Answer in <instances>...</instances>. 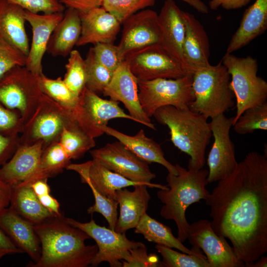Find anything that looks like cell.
<instances>
[{
    "instance_id": "cell-46",
    "label": "cell",
    "mask_w": 267,
    "mask_h": 267,
    "mask_svg": "<svg viewBox=\"0 0 267 267\" xmlns=\"http://www.w3.org/2000/svg\"><path fill=\"white\" fill-rule=\"evenodd\" d=\"M19 135L7 136L0 133V169L13 155L19 144Z\"/></svg>"
},
{
    "instance_id": "cell-3",
    "label": "cell",
    "mask_w": 267,
    "mask_h": 267,
    "mask_svg": "<svg viewBox=\"0 0 267 267\" xmlns=\"http://www.w3.org/2000/svg\"><path fill=\"white\" fill-rule=\"evenodd\" d=\"M177 175L169 173L166 177L167 189H159L158 199L164 204L160 214L165 219L174 220L178 229V239L182 243L188 236L189 225L185 213L193 203L205 200L209 194L206 189L208 170L186 169L175 165Z\"/></svg>"
},
{
    "instance_id": "cell-30",
    "label": "cell",
    "mask_w": 267,
    "mask_h": 267,
    "mask_svg": "<svg viewBox=\"0 0 267 267\" xmlns=\"http://www.w3.org/2000/svg\"><path fill=\"white\" fill-rule=\"evenodd\" d=\"M11 187L9 206L33 225L57 216L41 204L30 185L18 183Z\"/></svg>"
},
{
    "instance_id": "cell-50",
    "label": "cell",
    "mask_w": 267,
    "mask_h": 267,
    "mask_svg": "<svg viewBox=\"0 0 267 267\" xmlns=\"http://www.w3.org/2000/svg\"><path fill=\"white\" fill-rule=\"evenodd\" d=\"M38 198L41 204L48 210L57 216H62L60 212V205L58 201L50 194H45Z\"/></svg>"
},
{
    "instance_id": "cell-18",
    "label": "cell",
    "mask_w": 267,
    "mask_h": 267,
    "mask_svg": "<svg viewBox=\"0 0 267 267\" xmlns=\"http://www.w3.org/2000/svg\"><path fill=\"white\" fill-rule=\"evenodd\" d=\"M66 170L78 173L82 182L94 188L101 195L116 200V191L129 186L145 184L151 188L167 189V185L134 181L105 167L92 159L82 164H69Z\"/></svg>"
},
{
    "instance_id": "cell-48",
    "label": "cell",
    "mask_w": 267,
    "mask_h": 267,
    "mask_svg": "<svg viewBox=\"0 0 267 267\" xmlns=\"http://www.w3.org/2000/svg\"><path fill=\"white\" fill-rule=\"evenodd\" d=\"M24 253L0 228V259L6 255Z\"/></svg>"
},
{
    "instance_id": "cell-6",
    "label": "cell",
    "mask_w": 267,
    "mask_h": 267,
    "mask_svg": "<svg viewBox=\"0 0 267 267\" xmlns=\"http://www.w3.org/2000/svg\"><path fill=\"white\" fill-rule=\"evenodd\" d=\"M221 62L230 76L236 99L233 125L246 109L267 102V83L258 75V61L251 56L240 57L226 52Z\"/></svg>"
},
{
    "instance_id": "cell-14",
    "label": "cell",
    "mask_w": 267,
    "mask_h": 267,
    "mask_svg": "<svg viewBox=\"0 0 267 267\" xmlns=\"http://www.w3.org/2000/svg\"><path fill=\"white\" fill-rule=\"evenodd\" d=\"M191 249L206 255L211 267H244V263L236 255L226 239L213 230L211 222L200 220L189 225L187 238Z\"/></svg>"
},
{
    "instance_id": "cell-44",
    "label": "cell",
    "mask_w": 267,
    "mask_h": 267,
    "mask_svg": "<svg viewBox=\"0 0 267 267\" xmlns=\"http://www.w3.org/2000/svg\"><path fill=\"white\" fill-rule=\"evenodd\" d=\"M34 14L63 13L65 7L58 0H8Z\"/></svg>"
},
{
    "instance_id": "cell-12",
    "label": "cell",
    "mask_w": 267,
    "mask_h": 267,
    "mask_svg": "<svg viewBox=\"0 0 267 267\" xmlns=\"http://www.w3.org/2000/svg\"><path fill=\"white\" fill-rule=\"evenodd\" d=\"M71 116L77 124L94 138L104 134L100 127L106 126L110 120L124 118L135 122L119 106V102L103 99L86 87Z\"/></svg>"
},
{
    "instance_id": "cell-31",
    "label": "cell",
    "mask_w": 267,
    "mask_h": 267,
    "mask_svg": "<svg viewBox=\"0 0 267 267\" xmlns=\"http://www.w3.org/2000/svg\"><path fill=\"white\" fill-rule=\"evenodd\" d=\"M71 160L59 141L53 142L44 148L35 172L19 183L30 185L38 180L53 177L66 169Z\"/></svg>"
},
{
    "instance_id": "cell-15",
    "label": "cell",
    "mask_w": 267,
    "mask_h": 267,
    "mask_svg": "<svg viewBox=\"0 0 267 267\" xmlns=\"http://www.w3.org/2000/svg\"><path fill=\"white\" fill-rule=\"evenodd\" d=\"M93 159L109 170L134 181L151 183L156 178L148 163L136 156L119 141L89 150Z\"/></svg>"
},
{
    "instance_id": "cell-25",
    "label": "cell",
    "mask_w": 267,
    "mask_h": 267,
    "mask_svg": "<svg viewBox=\"0 0 267 267\" xmlns=\"http://www.w3.org/2000/svg\"><path fill=\"white\" fill-rule=\"evenodd\" d=\"M44 149V143L19 144L10 159L0 169V179L12 186L29 178L37 169Z\"/></svg>"
},
{
    "instance_id": "cell-24",
    "label": "cell",
    "mask_w": 267,
    "mask_h": 267,
    "mask_svg": "<svg viewBox=\"0 0 267 267\" xmlns=\"http://www.w3.org/2000/svg\"><path fill=\"white\" fill-rule=\"evenodd\" d=\"M133 191L126 188L116 191V199L120 207V214L115 231L123 233L134 228L148 207L151 196L145 184L134 186Z\"/></svg>"
},
{
    "instance_id": "cell-20",
    "label": "cell",
    "mask_w": 267,
    "mask_h": 267,
    "mask_svg": "<svg viewBox=\"0 0 267 267\" xmlns=\"http://www.w3.org/2000/svg\"><path fill=\"white\" fill-rule=\"evenodd\" d=\"M79 12L81 31L77 46L114 43L121 24L114 16L101 6Z\"/></svg>"
},
{
    "instance_id": "cell-13",
    "label": "cell",
    "mask_w": 267,
    "mask_h": 267,
    "mask_svg": "<svg viewBox=\"0 0 267 267\" xmlns=\"http://www.w3.org/2000/svg\"><path fill=\"white\" fill-rule=\"evenodd\" d=\"M233 117L224 114L211 118L209 123L214 142L208 155L207 181H218L231 173L238 162L235 155V147L230 136Z\"/></svg>"
},
{
    "instance_id": "cell-52",
    "label": "cell",
    "mask_w": 267,
    "mask_h": 267,
    "mask_svg": "<svg viewBox=\"0 0 267 267\" xmlns=\"http://www.w3.org/2000/svg\"><path fill=\"white\" fill-rule=\"evenodd\" d=\"M47 180V179H39L30 185L38 197L50 194V189Z\"/></svg>"
},
{
    "instance_id": "cell-32",
    "label": "cell",
    "mask_w": 267,
    "mask_h": 267,
    "mask_svg": "<svg viewBox=\"0 0 267 267\" xmlns=\"http://www.w3.org/2000/svg\"><path fill=\"white\" fill-rule=\"evenodd\" d=\"M134 231L143 235L148 241L158 245L176 249L188 254H203L201 252H197L187 248L173 235L170 227L151 218L146 213L141 217Z\"/></svg>"
},
{
    "instance_id": "cell-26",
    "label": "cell",
    "mask_w": 267,
    "mask_h": 267,
    "mask_svg": "<svg viewBox=\"0 0 267 267\" xmlns=\"http://www.w3.org/2000/svg\"><path fill=\"white\" fill-rule=\"evenodd\" d=\"M104 133L112 136L123 143L136 156L147 163H156L164 166L169 173L177 175L178 170L175 165L169 162L164 156L160 146L152 138L148 137L141 129L134 135H129L111 127H100Z\"/></svg>"
},
{
    "instance_id": "cell-36",
    "label": "cell",
    "mask_w": 267,
    "mask_h": 267,
    "mask_svg": "<svg viewBox=\"0 0 267 267\" xmlns=\"http://www.w3.org/2000/svg\"><path fill=\"white\" fill-rule=\"evenodd\" d=\"M87 79L86 87L98 94L102 93L110 83L113 73L102 65L90 48L85 59Z\"/></svg>"
},
{
    "instance_id": "cell-7",
    "label": "cell",
    "mask_w": 267,
    "mask_h": 267,
    "mask_svg": "<svg viewBox=\"0 0 267 267\" xmlns=\"http://www.w3.org/2000/svg\"><path fill=\"white\" fill-rule=\"evenodd\" d=\"M44 94L39 76L25 66H15L0 77V102L17 110L24 125L36 110Z\"/></svg>"
},
{
    "instance_id": "cell-1",
    "label": "cell",
    "mask_w": 267,
    "mask_h": 267,
    "mask_svg": "<svg viewBox=\"0 0 267 267\" xmlns=\"http://www.w3.org/2000/svg\"><path fill=\"white\" fill-rule=\"evenodd\" d=\"M205 200L211 226L245 267L267 252V155L248 153Z\"/></svg>"
},
{
    "instance_id": "cell-43",
    "label": "cell",
    "mask_w": 267,
    "mask_h": 267,
    "mask_svg": "<svg viewBox=\"0 0 267 267\" xmlns=\"http://www.w3.org/2000/svg\"><path fill=\"white\" fill-rule=\"evenodd\" d=\"M26 56L0 38V77L15 66L25 65Z\"/></svg>"
},
{
    "instance_id": "cell-17",
    "label": "cell",
    "mask_w": 267,
    "mask_h": 267,
    "mask_svg": "<svg viewBox=\"0 0 267 267\" xmlns=\"http://www.w3.org/2000/svg\"><path fill=\"white\" fill-rule=\"evenodd\" d=\"M138 80L124 60L114 72L109 84L104 89V96L123 103L135 122L156 130L154 124L143 111L138 96Z\"/></svg>"
},
{
    "instance_id": "cell-47",
    "label": "cell",
    "mask_w": 267,
    "mask_h": 267,
    "mask_svg": "<svg viewBox=\"0 0 267 267\" xmlns=\"http://www.w3.org/2000/svg\"><path fill=\"white\" fill-rule=\"evenodd\" d=\"M65 7L85 12L92 8L101 6L102 0H58Z\"/></svg>"
},
{
    "instance_id": "cell-41",
    "label": "cell",
    "mask_w": 267,
    "mask_h": 267,
    "mask_svg": "<svg viewBox=\"0 0 267 267\" xmlns=\"http://www.w3.org/2000/svg\"><path fill=\"white\" fill-rule=\"evenodd\" d=\"M91 48L98 61L113 73L124 61L114 43H97Z\"/></svg>"
},
{
    "instance_id": "cell-23",
    "label": "cell",
    "mask_w": 267,
    "mask_h": 267,
    "mask_svg": "<svg viewBox=\"0 0 267 267\" xmlns=\"http://www.w3.org/2000/svg\"><path fill=\"white\" fill-rule=\"evenodd\" d=\"M0 228L35 263L39 261L40 242L31 222L9 206L0 212Z\"/></svg>"
},
{
    "instance_id": "cell-34",
    "label": "cell",
    "mask_w": 267,
    "mask_h": 267,
    "mask_svg": "<svg viewBox=\"0 0 267 267\" xmlns=\"http://www.w3.org/2000/svg\"><path fill=\"white\" fill-rule=\"evenodd\" d=\"M39 82L43 92L71 115L77 108L79 96L66 85L63 79L49 78L42 74L39 76Z\"/></svg>"
},
{
    "instance_id": "cell-16",
    "label": "cell",
    "mask_w": 267,
    "mask_h": 267,
    "mask_svg": "<svg viewBox=\"0 0 267 267\" xmlns=\"http://www.w3.org/2000/svg\"><path fill=\"white\" fill-rule=\"evenodd\" d=\"M122 24V34L117 46L123 60L133 50L159 43L160 28L158 15L155 11L141 10L130 16Z\"/></svg>"
},
{
    "instance_id": "cell-40",
    "label": "cell",
    "mask_w": 267,
    "mask_h": 267,
    "mask_svg": "<svg viewBox=\"0 0 267 267\" xmlns=\"http://www.w3.org/2000/svg\"><path fill=\"white\" fill-rule=\"evenodd\" d=\"M89 187L92 192L95 202L88 209V213L93 214L98 213L101 214L108 222V228L114 230L118 220V201L115 199L101 195L92 186Z\"/></svg>"
},
{
    "instance_id": "cell-39",
    "label": "cell",
    "mask_w": 267,
    "mask_h": 267,
    "mask_svg": "<svg viewBox=\"0 0 267 267\" xmlns=\"http://www.w3.org/2000/svg\"><path fill=\"white\" fill-rule=\"evenodd\" d=\"M156 0H102V6L122 24L133 14L153 5Z\"/></svg>"
},
{
    "instance_id": "cell-4",
    "label": "cell",
    "mask_w": 267,
    "mask_h": 267,
    "mask_svg": "<svg viewBox=\"0 0 267 267\" xmlns=\"http://www.w3.org/2000/svg\"><path fill=\"white\" fill-rule=\"evenodd\" d=\"M153 116L158 123L168 127L173 144L190 156L188 169H202L206 162V149L212 136L208 119L189 108L171 105L160 107Z\"/></svg>"
},
{
    "instance_id": "cell-54",
    "label": "cell",
    "mask_w": 267,
    "mask_h": 267,
    "mask_svg": "<svg viewBox=\"0 0 267 267\" xmlns=\"http://www.w3.org/2000/svg\"><path fill=\"white\" fill-rule=\"evenodd\" d=\"M267 266V257L263 255L256 261L251 267H264Z\"/></svg>"
},
{
    "instance_id": "cell-27",
    "label": "cell",
    "mask_w": 267,
    "mask_h": 267,
    "mask_svg": "<svg viewBox=\"0 0 267 267\" xmlns=\"http://www.w3.org/2000/svg\"><path fill=\"white\" fill-rule=\"evenodd\" d=\"M24 11L8 0H0V38L27 57L30 45L25 27Z\"/></svg>"
},
{
    "instance_id": "cell-53",
    "label": "cell",
    "mask_w": 267,
    "mask_h": 267,
    "mask_svg": "<svg viewBox=\"0 0 267 267\" xmlns=\"http://www.w3.org/2000/svg\"><path fill=\"white\" fill-rule=\"evenodd\" d=\"M193 7L197 11L202 14L209 12L208 6L201 0H181Z\"/></svg>"
},
{
    "instance_id": "cell-42",
    "label": "cell",
    "mask_w": 267,
    "mask_h": 267,
    "mask_svg": "<svg viewBox=\"0 0 267 267\" xmlns=\"http://www.w3.org/2000/svg\"><path fill=\"white\" fill-rule=\"evenodd\" d=\"M23 128L19 112L6 108L0 102V133L7 136H16L21 134Z\"/></svg>"
},
{
    "instance_id": "cell-9",
    "label": "cell",
    "mask_w": 267,
    "mask_h": 267,
    "mask_svg": "<svg viewBox=\"0 0 267 267\" xmlns=\"http://www.w3.org/2000/svg\"><path fill=\"white\" fill-rule=\"evenodd\" d=\"M75 123L67 110L44 93L34 113L24 126L19 144L30 145L42 141L44 148L58 141L63 129Z\"/></svg>"
},
{
    "instance_id": "cell-10",
    "label": "cell",
    "mask_w": 267,
    "mask_h": 267,
    "mask_svg": "<svg viewBox=\"0 0 267 267\" xmlns=\"http://www.w3.org/2000/svg\"><path fill=\"white\" fill-rule=\"evenodd\" d=\"M124 60L138 80L178 79L192 74L178 59L159 44L133 50Z\"/></svg>"
},
{
    "instance_id": "cell-37",
    "label": "cell",
    "mask_w": 267,
    "mask_h": 267,
    "mask_svg": "<svg viewBox=\"0 0 267 267\" xmlns=\"http://www.w3.org/2000/svg\"><path fill=\"white\" fill-rule=\"evenodd\" d=\"M239 134H252L256 130H267V102L246 109L233 125Z\"/></svg>"
},
{
    "instance_id": "cell-11",
    "label": "cell",
    "mask_w": 267,
    "mask_h": 267,
    "mask_svg": "<svg viewBox=\"0 0 267 267\" xmlns=\"http://www.w3.org/2000/svg\"><path fill=\"white\" fill-rule=\"evenodd\" d=\"M71 225L86 232L95 241L98 250L93 258L91 267H96L106 262L111 267H122V260H126L130 250L143 243L129 240L125 233L115 230L97 224L92 219L88 222H81L73 219L65 218Z\"/></svg>"
},
{
    "instance_id": "cell-45",
    "label": "cell",
    "mask_w": 267,
    "mask_h": 267,
    "mask_svg": "<svg viewBox=\"0 0 267 267\" xmlns=\"http://www.w3.org/2000/svg\"><path fill=\"white\" fill-rule=\"evenodd\" d=\"M122 267H161L160 262L155 254H148L144 244L130 250V255L126 260L121 261Z\"/></svg>"
},
{
    "instance_id": "cell-28",
    "label": "cell",
    "mask_w": 267,
    "mask_h": 267,
    "mask_svg": "<svg viewBox=\"0 0 267 267\" xmlns=\"http://www.w3.org/2000/svg\"><path fill=\"white\" fill-rule=\"evenodd\" d=\"M267 28V0H256L245 11L239 26L232 36L226 53H232L247 45Z\"/></svg>"
},
{
    "instance_id": "cell-5",
    "label": "cell",
    "mask_w": 267,
    "mask_h": 267,
    "mask_svg": "<svg viewBox=\"0 0 267 267\" xmlns=\"http://www.w3.org/2000/svg\"><path fill=\"white\" fill-rule=\"evenodd\" d=\"M230 80L221 61L195 70L192 74L194 99L189 109L207 119L224 114L234 103Z\"/></svg>"
},
{
    "instance_id": "cell-38",
    "label": "cell",
    "mask_w": 267,
    "mask_h": 267,
    "mask_svg": "<svg viewBox=\"0 0 267 267\" xmlns=\"http://www.w3.org/2000/svg\"><path fill=\"white\" fill-rule=\"evenodd\" d=\"M155 248L162 257L161 267H211L203 254L191 255L178 252L173 248L157 244Z\"/></svg>"
},
{
    "instance_id": "cell-29",
    "label": "cell",
    "mask_w": 267,
    "mask_h": 267,
    "mask_svg": "<svg viewBox=\"0 0 267 267\" xmlns=\"http://www.w3.org/2000/svg\"><path fill=\"white\" fill-rule=\"evenodd\" d=\"M81 31L79 11L67 8L62 19L52 32L47 46V52L54 57L69 55L76 45Z\"/></svg>"
},
{
    "instance_id": "cell-51",
    "label": "cell",
    "mask_w": 267,
    "mask_h": 267,
    "mask_svg": "<svg viewBox=\"0 0 267 267\" xmlns=\"http://www.w3.org/2000/svg\"><path fill=\"white\" fill-rule=\"evenodd\" d=\"M11 187L0 179V212L9 207Z\"/></svg>"
},
{
    "instance_id": "cell-19",
    "label": "cell",
    "mask_w": 267,
    "mask_h": 267,
    "mask_svg": "<svg viewBox=\"0 0 267 267\" xmlns=\"http://www.w3.org/2000/svg\"><path fill=\"white\" fill-rule=\"evenodd\" d=\"M63 13L34 14L25 10L24 17L32 27V39L25 66L34 74L43 72L42 60L53 31L63 17Z\"/></svg>"
},
{
    "instance_id": "cell-22",
    "label": "cell",
    "mask_w": 267,
    "mask_h": 267,
    "mask_svg": "<svg viewBox=\"0 0 267 267\" xmlns=\"http://www.w3.org/2000/svg\"><path fill=\"white\" fill-rule=\"evenodd\" d=\"M183 14V11L174 0L164 1L159 14H158L160 28L159 44L186 67L182 51L185 35Z\"/></svg>"
},
{
    "instance_id": "cell-35",
    "label": "cell",
    "mask_w": 267,
    "mask_h": 267,
    "mask_svg": "<svg viewBox=\"0 0 267 267\" xmlns=\"http://www.w3.org/2000/svg\"><path fill=\"white\" fill-rule=\"evenodd\" d=\"M69 55L63 80L66 85L79 96L86 87L87 79L85 59L77 50L73 49Z\"/></svg>"
},
{
    "instance_id": "cell-2",
    "label": "cell",
    "mask_w": 267,
    "mask_h": 267,
    "mask_svg": "<svg viewBox=\"0 0 267 267\" xmlns=\"http://www.w3.org/2000/svg\"><path fill=\"white\" fill-rule=\"evenodd\" d=\"M41 244L39 261L33 267H87L91 265L98 248L85 244L90 237L69 224L61 216H54L34 224Z\"/></svg>"
},
{
    "instance_id": "cell-8",
    "label": "cell",
    "mask_w": 267,
    "mask_h": 267,
    "mask_svg": "<svg viewBox=\"0 0 267 267\" xmlns=\"http://www.w3.org/2000/svg\"><path fill=\"white\" fill-rule=\"evenodd\" d=\"M138 86L140 105L150 118L158 108L164 106L188 109L194 99L192 74L178 79L138 80Z\"/></svg>"
},
{
    "instance_id": "cell-49",
    "label": "cell",
    "mask_w": 267,
    "mask_h": 267,
    "mask_svg": "<svg viewBox=\"0 0 267 267\" xmlns=\"http://www.w3.org/2000/svg\"><path fill=\"white\" fill-rule=\"evenodd\" d=\"M251 0H210L209 5L211 10L220 7L226 10L236 9L248 4Z\"/></svg>"
},
{
    "instance_id": "cell-33",
    "label": "cell",
    "mask_w": 267,
    "mask_h": 267,
    "mask_svg": "<svg viewBox=\"0 0 267 267\" xmlns=\"http://www.w3.org/2000/svg\"><path fill=\"white\" fill-rule=\"evenodd\" d=\"M59 141L71 159L81 158L95 145L94 138L75 123L63 129Z\"/></svg>"
},
{
    "instance_id": "cell-21",
    "label": "cell",
    "mask_w": 267,
    "mask_h": 267,
    "mask_svg": "<svg viewBox=\"0 0 267 267\" xmlns=\"http://www.w3.org/2000/svg\"><path fill=\"white\" fill-rule=\"evenodd\" d=\"M185 35L182 51L184 64L192 74L210 65V43L203 26L194 15L183 11Z\"/></svg>"
}]
</instances>
